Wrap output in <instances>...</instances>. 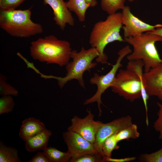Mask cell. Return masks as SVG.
<instances>
[{"mask_svg":"<svg viewBox=\"0 0 162 162\" xmlns=\"http://www.w3.org/2000/svg\"><path fill=\"white\" fill-rule=\"evenodd\" d=\"M97 50L94 47L85 50L82 47L80 51L77 52L76 50H72L70 58L72 61L69 62L65 65L67 73L64 77L52 75H46L40 73H38L42 77L45 79H54L57 80L58 84L62 88L67 82L72 80H76L80 86L85 88L83 75L86 71L90 72L91 70L97 65L96 62L93 60L99 56Z\"/></svg>","mask_w":162,"mask_h":162,"instance_id":"cell-5","label":"cell"},{"mask_svg":"<svg viewBox=\"0 0 162 162\" xmlns=\"http://www.w3.org/2000/svg\"><path fill=\"white\" fill-rule=\"evenodd\" d=\"M129 2H133L134 1V0H128Z\"/></svg>","mask_w":162,"mask_h":162,"instance_id":"cell-32","label":"cell"},{"mask_svg":"<svg viewBox=\"0 0 162 162\" xmlns=\"http://www.w3.org/2000/svg\"><path fill=\"white\" fill-rule=\"evenodd\" d=\"M132 118L129 115L118 118L106 123H102L97 132L94 144L96 151L103 158L102 147L105 140L108 137L131 125Z\"/></svg>","mask_w":162,"mask_h":162,"instance_id":"cell-10","label":"cell"},{"mask_svg":"<svg viewBox=\"0 0 162 162\" xmlns=\"http://www.w3.org/2000/svg\"><path fill=\"white\" fill-rule=\"evenodd\" d=\"M122 28L124 38L137 36L148 32H151L157 28L162 27V24L151 25L144 22L135 16L131 12L130 7L124 6L122 10Z\"/></svg>","mask_w":162,"mask_h":162,"instance_id":"cell-8","label":"cell"},{"mask_svg":"<svg viewBox=\"0 0 162 162\" xmlns=\"http://www.w3.org/2000/svg\"><path fill=\"white\" fill-rule=\"evenodd\" d=\"M136 159L135 157H128L122 158H113L111 157H105L103 158V162H126L134 160Z\"/></svg>","mask_w":162,"mask_h":162,"instance_id":"cell-29","label":"cell"},{"mask_svg":"<svg viewBox=\"0 0 162 162\" xmlns=\"http://www.w3.org/2000/svg\"><path fill=\"white\" fill-rule=\"evenodd\" d=\"M43 151L49 162H69L71 158L68 151L63 152L51 146L47 147Z\"/></svg>","mask_w":162,"mask_h":162,"instance_id":"cell-17","label":"cell"},{"mask_svg":"<svg viewBox=\"0 0 162 162\" xmlns=\"http://www.w3.org/2000/svg\"><path fill=\"white\" fill-rule=\"evenodd\" d=\"M31 8L0 10V27L11 36L28 38L43 32L42 25L31 19Z\"/></svg>","mask_w":162,"mask_h":162,"instance_id":"cell-3","label":"cell"},{"mask_svg":"<svg viewBox=\"0 0 162 162\" xmlns=\"http://www.w3.org/2000/svg\"><path fill=\"white\" fill-rule=\"evenodd\" d=\"M45 129L44 124L40 120L30 117L22 121L19 136L26 142Z\"/></svg>","mask_w":162,"mask_h":162,"instance_id":"cell-14","label":"cell"},{"mask_svg":"<svg viewBox=\"0 0 162 162\" xmlns=\"http://www.w3.org/2000/svg\"><path fill=\"white\" fill-rule=\"evenodd\" d=\"M63 137L71 158L87 153H98L93 144L76 133L68 130L63 133Z\"/></svg>","mask_w":162,"mask_h":162,"instance_id":"cell-11","label":"cell"},{"mask_svg":"<svg viewBox=\"0 0 162 162\" xmlns=\"http://www.w3.org/2000/svg\"><path fill=\"white\" fill-rule=\"evenodd\" d=\"M124 41L132 45V52L127 56L129 61L142 60L144 64V72L162 64L155 43L162 41V38L151 32H144L140 35L124 38Z\"/></svg>","mask_w":162,"mask_h":162,"instance_id":"cell-4","label":"cell"},{"mask_svg":"<svg viewBox=\"0 0 162 162\" xmlns=\"http://www.w3.org/2000/svg\"><path fill=\"white\" fill-rule=\"evenodd\" d=\"M6 76L0 74V94L2 96L13 95L17 96L18 92L10 85L6 82Z\"/></svg>","mask_w":162,"mask_h":162,"instance_id":"cell-22","label":"cell"},{"mask_svg":"<svg viewBox=\"0 0 162 162\" xmlns=\"http://www.w3.org/2000/svg\"><path fill=\"white\" fill-rule=\"evenodd\" d=\"M157 105L159 108L157 112L158 118L154 123L153 127L155 130L159 133V138L162 139V104L158 102Z\"/></svg>","mask_w":162,"mask_h":162,"instance_id":"cell-27","label":"cell"},{"mask_svg":"<svg viewBox=\"0 0 162 162\" xmlns=\"http://www.w3.org/2000/svg\"><path fill=\"white\" fill-rule=\"evenodd\" d=\"M26 0H0V10L16 9Z\"/></svg>","mask_w":162,"mask_h":162,"instance_id":"cell-26","label":"cell"},{"mask_svg":"<svg viewBox=\"0 0 162 162\" xmlns=\"http://www.w3.org/2000/svg\"><path fill=\"white\" fill-rule=\"evenodd\" d=\"M103 158L97 153H90L71 158L70 162H103Z\"/></svg>","mask_w":162,"mask_h":162,"instance_id":"cell-24","label":"cell"},{"mask_svg":"<svg viewBox=\"0 0 162 162\" xmlns=\"http://www.w3.org/2000/svg\"><path fill=\"white\" fill-rule=\"evenodd\" d=\"M0 162H20L18 151L16 148L5 145L0 142Z\"/></svg>","mask_w":162,"mask_h":162,"instance_id":"cell-18","label":"cell"},{"mask_svg":"<svg viewBox=\"0 0 162 162\" xmlns=\"http://www.w3.org/2000/svg\"><path fill=\"white\" fill-rule=\"evenodd\" d=\"M43 0L44 4L49 5L52 9L53 20L61 30H64L67 24L74 25V19L64 0Z\"/></svg>","mask_w":162,"mask_h":162,"instance_id":"cell-12","label":"cell"},{"mask_svg":"<svg viewBox=\"0 0 162 162\" xmlns=\"http://www.w3.org/2000/svg\"><path fill=\"white\" fill-rule=\"evenodd\" d=\"M15 105L14 99L11 96H2L0 98V115L11 112Z\"/></svg>","mask_w":162,"mask_h":162,"instance_id":"cell-23","label":"cell"},{"mask_svg":"<svg viewBox=\"0 0 162 162\" xmlns=\"http://www.w3.org/2000/svg\"><path fill=\"white\" fill-rule=\"evenodd\" d=\"M66 3L69 10L75 14L80 22L85 21L86 10L90 7L85 0H69Z\"/></svg>","mask_w":162,"mask_h":162,"instance_id":"cell-16","label":"cell"},{"mask_svg":"<svg viewBox=\"0 0 162 162\" xmlns=\"http://www.w3.org/2000/svg\"><path fill=\"white\" fill-rule=\"evenodd\" d=\"M29 162H49V160L44 152H38Z\"/></svg>","mask_w":162,"mask_h":162,"instance_id":"cell-28","label":"cell"},{"mask_svg":"<svg viewBox=\"0 0 162 162\" xmlns=\"http://www.w3.org/2000/svg\"><path fill=\"white\" fill-rule=\"evenodd\" d=\"M139 158L142 162H162V147L158 150L153 153L142 154Z\"/></svg>","mask_w":162,"mask_h":162,"instance_id":"cell-25","label":"cell"},{"mask_svg":"<svg viewBox=\"0 0 162 162\" xmlns=\"http://www.w3.org/2000/svg\"><path fill=\"white\" fill-rule=\"evenodd\" d=\"M138 131L137 125L134 124L123 129L116 134V137L118 142L122 140L130 139H136L140 136Z\"/></svg>","mask_w":162,"mask_h":162,"instance_id":"cell-19","label":"cell"},{"mask_svg":"<svg viewBox=\"0 0 162 162\" xmlns=\"http://www.w3.org/2000/svg\"><path fill=\"white\" fill-rule=\"evenodd\" d=\"M87 115L83 118L75 116L71 119V125L68 130L76 133L94 144L98 130L103 123L95 121L94 116L90 109L87 110Z\"/></svg>","mask_w":162,"mask_h":162,"instance_id":"cell-9","label":"cell"},{"mask_svg":"<svg viewBox=\"0 0 162 162\" xmlns=\"http://www.w3.org/2000/svg\"><path fill=\"white\" fill-rule=\"evenodd\" d=\"M125 0H101L102 10L109 15L113 14L124 7Z\"/></svg>","mask_w":162,"mask_h":162,"instance_id":"cell-20","label":"cell"},{"mask_svg":"<svg viewBox=\"0 0 162 162\" xmlns=\"http://www.w3.org/2000/svg\"><path fill=\"white\" fill-rule=\"evenodd\" d=\"M151 32L160 36L162 38V27L157 28Z\"/></svg>","mask_w":162,"mask_h":162,"instance_id":"cell-30","label":"cell"},{"mask_svg":"<svg viewBox=\"0 0 162 162\" xmlns=\"http://www.w3.org/2000/svg\"><path fill=\"white\" fill-rule=\"evenodd\" d=\"M122 26V14L120 12L109 15L105 20L99 21L94 25L90 34L89 43L98 52L99 56L96 58L97 62L108 64V57L104 50L109 44L115 41L125 42L120 34Z\"/></svg>","mask_w":162,"mask_h":162,"instance_id":"cell-1","label":"cell"},{"mask_svg":"<svg viewBox=\"0 0 162 162\" xmlns=\"http://www.w3.org/2000/svg\"><path fill=\"white\" fill-rule=\"evenodd\" d=\"M132 52V51L128 45L124 47L118 52V57L116 63L112 65L111 69L108 73L104 75H101L95 73L93 76L90 79L89 81L90 84L96 85L97 87V90L95 93L92 97L85 100L84 104L86 105L97 102L99 111V116L101 115L102 112L100 107L101 104H103L101 100L102 95L107 89L111 87L117 70L122 66L121 62L123 58Z\"/></svg>","mask_w":162,"mask_h":162,"instance_id":"cell-7","label":"cell"},{"mask_svg":"<svg viewBox=\"0 0 162 162\" xmlns=\"http://www.w3.org/2000/svg\"><path fill=\"white\" fill-rule=\"evenodd\" d=\"M90 7H94L96 6L98 4L97 0H85Z\"/></svg>","mask_w":162,"mask_h":162,"instance_id":"cell-31","label":"cell"},{"mask_svg":"<svg viewBox=\"0 0 162 162\" xmlns=\"http://www.w3.org/2000/svg\"><path fill=\"white\" fill-rule=\"evenodd\" d=\"M143 75L142 69L136 72L127 68L120 69L110 87L114 93L131 102L141 97L145 108L147 109L149 96L144 87Z\"/></svg>","mask_w":162,"mask_h":162,"instance_id":"cell-6","label":"cell"},{"mask_svg":"<svg viewBox=\"0 0 162 162\" xmlns=\"http://www.w3.org/2000/svg\"><path fill=\"white\" fill-rule=\"evenodd\" d=\"M72 50L68 41L52 35L32 42L30 47V55L34 60L61 67L69 62Z\"/></svg>","mask_w":162,"mask_h":162,"instance_id":"cell-2","label":"cell"},{"mask_svg":"<svg viewBox=\"0 0 162 162\" xmlns=\"http://www.w3.org/2000/svg\"><path fill=\"white\" fill-rule=\"evenodd\" d=\"M118 142L116 137V134L108 137L105 140L102 147L104 158L111 157L113 151L119 148V146L117 145Z\"/></svg>","mask_w":162,"mask_h":162,"instance_id":"cell-21","label":"cell"},{"mask_svg":"<svg viewBox=\"0 0 162 162\" xmlns=\"http://www.w3.org/2000/svg\"><path fill=\"white\" fill-rule=\"evenodd\" d=\"M144 84L149 96L162 100V64L151 69L143 75Z\"/></svg>","mask_w":162,"mask_h":162,"instance_id":"cell-13","label":"cell"},{"mask_svg":"<svg viewBox=\"0 0 162 162\" xmlns=\"http://www.w3.org/2000/svg\"><path fill=\"white\" fill-rule=\"evenodd\" d=\"M52 132L46 128L25 142V148L30 152L40 150L43 151L47 147Z\"/></svg>","mask_w":162,"mask_h":162,"instance_id":"cell-15","label":"cell"}]
</instances>
